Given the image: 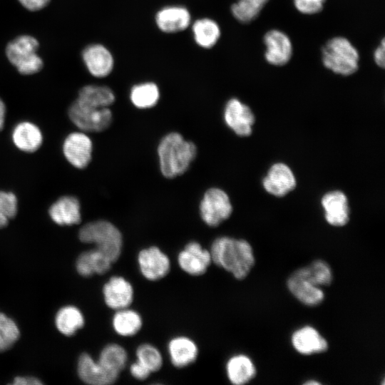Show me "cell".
<instances>
[{
    "label": "cell",
    "instance_id": "6da1fadb",
    "mask_svg": "<svg viewBox=\"0 0 385 385\" xmlns=\"http://www.w3.org/2000/svg\"><path fill=\"white\" fill-rule=\"evenodd\" d=\"M210 252L212 262L237 279H245L255 265L252 247L243 239L227 236L217 237L212 243Z\"/></svg>",
    "mask_w": 385,
    "mask_h": 385
},
{
    "label": "cell",
    "instance_id": "7a4b0ae2",
    "mask_svg": "<svg viewBox=\"0 0 385 385\" xmlns=\"http://www.w3.org/2000/svg\"><path fill=\"white\" fill-rule=\"evenodd\" d=\"M160 169L163 176L173 178L183 174L197 155L196 145L175 132L165 135L158 147Z\"/></svg>",
    "mask_w": 385,
    "mask_h": 385
},
{
    "label": "cell",
    "instance_id": "3957f363",
    "mask_svg": "<svg viewBox=\"0 0 385 385\" xmlns=\"http://www.w3.org/2000/svg\"><path fill=\"white\" fill-rule=\"evenodd\" d=\"M78 237L84 243L94 244L96 249L108 257L113 263L121 255L123 236L120 230L106 220H96L84 225Z\"/></svg>",
    "mask_w": 385,
    "mask_h": 385
},
{
    "label": "cell",
    "instance_id": "277c9868",
    "mask_svg": "<svg viewBox=\"0 0 385 385\" xmlns=\"http://www.w3.org/2000/svg\"><path fill=\"white\" fill-rule=\"evenodd\" d=\"M322 61L333 73L346 76L356 73L359 66V53L345 37L330 38L322 49Z\"/></svg>",
    "mask_w": 385,
    "mask_h": 385
},
{
    "label": "cell",
    "instance_id": "5b68a950",
    "mask_svg": "<svg viewBox=\"0 0 385 385\" xmlns=\"http://www.w3.org/2000/svg\"><path fill=\"white\" fill-rule=\"evenodd\" d=\"M38 41L30 35H20L10 41L5 49L9 63L22 75H33L39 72L43 66L42 58L37 51Z\"/></svg>",
    "mask_w": 385,
    "mask_h": 385
},
{
    "label": "cell",
    "instance_id": "8992f818",
    "mask_svg": "<svg viewBox=\"0 0 385 385\" xmlns=\"http://www.w3.org/2000/svg\"><path fill=\"white\" fill-rule=\"evenodd\" d=\"M72 123L86 132H101L107 129L112 122L109 107L98 108L73 101L68 111Z\"/></svg>",
    "mask_w": 385,
    "mask_h": 385
},
{
    "label": "cell",
    "instance_id": "52a82bcc",
    "mask_svg": "<svg viewBox=\"0 0 385 385\" xmlns=\"http://www.w3.org/2000/svg\"><path fill=\"white\" fill-rule=\"evenodd\" d=\"M232 212L230 200L224 190L212 188L205 192L200 204V214L207 225L218 226L230 217Z\"/></svg>",
    "mask_w": 385,
    "mask_h": 385
},
{
    "label": "cell",
    "instance_id": "ba28073f",
    "mask_svg": "<svg viewBox=\"0 0 385 385\" xmlns=\"http://www.w3.org/2000/svg\"><path fill=\"white\" fill-rule=\"evenodd\" d=\"M287 284L291 294L305 305L317 306L324 299L322 287L311 280L304 267L294 271L288 278Z\"/></svg>",
    "mask_w": 385,
    "mask_h": 385
},
{
    "label": "cell",
    "instance_id": "9c48e42d",
    "mask_svg": "<svg viewBox=\"0 0 385 385\" xmlns=\"http://www.w3.org/2000/svg\"><path fill=\"white\" fill-rule=\"evenodd\" d=\"M137 260L142 275L150 281L165 277L170 270L168 256L155 246L141 250Z\"/></svg>",
    "mask_w": 385,
    "mask_h": 385
},
{
    "label": "cell",
    "instance_id": "30bf717a",
    "mask_svg": "<svg viewBox=\"0 0 385 385\" xmlns=\"http://www.w3.org/2000/svg\"><path fill=\"white\" fill-rule=\"evenodd\" d=\"M265 46V58L270 65L282 66L287 64L293 53L291 39L284 32L278 29L267 31L263 37Z\"/></svg>",
    "mask_w": 385,
    "mask_h": 385
},
{
    "label": "cell",
    "instance_id": "8fae6325",
    "mask_svg": "<svg viewBox=\"0 0 385 385\" xmlns=\"http://www.w3.org/2000/svg\"><path fill=\"white\" fill-rule=\"evenodd\" d=\"M226 125L241 137L250 135L255 123V115L250 108L237 98L226 103L223 114Z\"/></svg>",
    "mask_w": 385,
    "mask_h": 385
},
{
    "label": "cell",
    "instance_id": "7c38bea8",
    "mask_svg": "<svg viewBox=\"0 0 385 385\" xmlns=\"http://www.w3.org/2000/svg\"><path fill=\"white\" fill-rule=\"evenodd\" d=\"M177 260L181 270L192 276L203 274L212 262L210 250L204 249L195 241L185 246L178 253Z\"/></svg>",
    "mask_w": 385,
    "mask_h": 385
},
{
    "label": "cell",
    "instance_id": "4fadbf2b",
    "mask_svg": "<svg viewBox=\"0 0 385 385\" xmlns=\"http://www.w3.org/2000/svg\"><path fill=\"white\" fill-rule=\"evenodd\" d=\"M93 143L83 132L70 133L64 140L63 153L66 160L75 168L83 169L92 157Z\"/></svg>",
    "mask_w": 385,
    "mask_h": 385
},
{
    "label": "cell",
    "instance_id": "5bb4252c",
    "mask_svg": "<svg viewBox=\"0 0 385 385\" xmlns=\"http://www.w3.org/2000/svg\"><path fill=\"white\" fill-rule=\"evenodd\" d=\"M81 55L86 69L93 76L104 78L112 72L114 58L105 46L100 43L89 44L83 48Z\"/></svg>",
    "mask_w": 385,
    "mask_h": 385
},
{
    "label": "cell",
    "instance_id": "9a60e30c",
    "mask_svg": "<svg viewBox=\"0 0 385 385\" xmlns=\"http://www.w3.org/2000/svg\"><path fill=\"white\" fill-rule=\"evenodd\" d=\"M266 192L275 197H283L294 190L296 178L291 168L283 163L273 164L262 180Z\"/></svg>",
    "mask_w": 385,
    "mask_h": 385
},
{
    "label": "cell",
    "instance_id": "2e32d148",
    "mask_svg": "<svg viewBox=\"0 0 385 385\" xmlns=\"http://www.w3.org/2000/svg\"><path fill=\"white\" fill-rule=\"evenodd\" d=\"M103 294L106 305L118 310L129 307L133 301L134 291L132 284L121 276H113L105 283Z\"/></svg>",
    "mask_w": 385,
    "mask_h": 385
},
{
    "label": "cell",
    "instance_id": "e0dca14e",
    "mask_svg": "<svg viewBox=\"0 0 385 385\" xmlns=\"http://www.w3.org/2000/svg\"><path fill=\"white\" fill-rule=\"evenodd\" d=\"M321 204L326 221L332 226L342 227L349 220V207L346 195L340 190H333L323 195Z\"/></svg>",
    "mask_w": 385,
    "mask_h": 385
},
{
    "label": "cell",
    "instance_id": "ac0fdd59",
    "mask_svg": "<svg viewBox=\"0 0 385 385\" xmlns=\"http://www.w3.org/2000/svg\"><path fill=\"white\" fill-rule=\"evenodd\" d=\"M78 373L81 379L92 385H108L115 382L119 374L104 367L88 354L80 356L78 361Z\"/></svg>",
    "mask_w": 385,
    "mask_h": 385
},
{
    "label": "cell",
    "instance_id": "d6986e66",
    "mask_svg": "<svg viewBox=\"0 0 385 385\" xmlns=\"http://www.w3.org/2000/svg\"><path fill=\"white\" fill-rule=\"evenodd\" d=\"M155 23L163 32L174 34L185 30L191 23V15L182 6H168L155 14Z\"/></svg>",
    "mask_w": 385,
    "mask_h": 385
},
{
    "label": "cell",
    "instance_id": "ffe728a7",
    "mask_svg": "<svg viewBox=\"0 0 385 385\" xmlns=\"http://www.w3.org/2000/svg\"><path fill=\"white\" fill-rule=\"evenodd\" d=\"M291 342L294 349L303 355L322 353L328 349L326 339L311 326L296 330L292 335Z\"/></svg>",
    "mask_w": 385,
    "mask_h": 385
},
{
    "label": "cell",
    "instance_id": "44dd1931",
    "mask_svg": "<svg viewBox=\"0 0 385 385\" xmlns=\"http://www.w3.org/2000/svg\"><path fill=\"white\" fill-rule=\"evenodd\" d=\"M48 213L51 220L59 225H72L81 222V205L73 196H63L50 207Z\"/></svg>",
    "mask_w": 385,
    "mask_h": 385
},
{
    "label": "cell",
    "instance_id": "7402d4cb",
    "mask_svg": "<svg viewBox=\"0 0 385 385\" xmlns=\"http://www.w3.org/2000/svg\"><path fill=\"white\" fill-rule=\"evenodd\" d=\"M168 349L170 361L177 368H183L191 364L198 355L197 344L185 336L173 338L168 343Z\"/></svg>",
    "mask_w": 385,
    "mask_h": 385
},
{
    "label": "cell",
    "instance_id": "603a6c76",
    "mask_svg": "<svg viewBox=\"0 0 385 385\" xmlns=\"http://www.w3.org/2000/svg\"><path fill=\"white\" fill-rule=\"evenodd\" d=\"M12 140L15 146L21 151L33 153L41 147L43 135L37 125L24 121L18 123L14 128Z\"/></svg>",
    "mask_w": 385,
    "mask_h": 385
},
{
    "label": "cell",
    "instance_id": "cb8c5ba5",
    "mask_svg": "<svg viewBox=\"0 0 385 385\" xmlns=\"http://www.w3.org/2000/svg\"><path fill=\"white\" fill-rule=\"evenodd\" d=\"M227 376L232 384L243 385L256 375V368L252 359L245 354L231 356L226 364Z\"/></svg>",
    "mask_w": 385,
    "mask_h": 385
},
{
    "label": "cell",
    "instance_id": "d4e9b609",
    "mask_svg": "<svg viewBox=\"0 0 385 385\" xmlns=\"http://www.w3.org/2000/svg\"><path fill=\"white\" fill-rule=\"evenodd\" d=\"M113 262L97 249L81 253L76 260V270L83 277L93 274H102L107 272Z\"/></svg>",
    "mask_w": 385,
    "mask_h": 385
},
{
    "label": "cell",
    "instance_id": "484cf974",
    "mask_svg": "<svg viewBox=\"0 0 385 385\" xmlns=\"http://www.w3.org/2000/svg\"><path fill=\"white\" fill-rule=\"evenodd\" d=\"M115 100L113 91L108 86L86 85L82 87L76 99L78 103L98 108L109 107Z\"/></svg>",
    "mask_w": 385,
    "mask_h": 385
},
{
    "label": "cell",
    "instance_id": "4316f807",
    "mask_svg": "<svg viewBox=\"0 0 385 385\" xmlns=\"http://www.w3.org/2000/svg\"><path fill=\"white\" fill-rule=\"evenodd\" d=\"M192 31L195 43L204 48L213 47L221 34L218 24L210 18L196 20L192 25Z\"/></svg>",
    "mask_w": 385,
    "mask_h": 385
},
{
    "label": "cell",
    "instance_id": "83f0119b",
    "mask_svg": "<svg viewBox=\"0 0 385 385\" xmlns=\"http://www.w3.org/2000/svg\"><path fill=\"white\" fill-rule=\"evenodd\" d=\"M115 311L113 317L112 325L118 335L131 337L140 330L143 320L138 312L128 307Z\"/></svg>",
    "mask_w": 385,
    "mask_h": 385
},
{
    "label": "cell",
    "instance_id": "f1b7e54d",
    "mask_svg": "<svg viewBox=\"0 0 385 385\" xmlns=\"http://www.w3.org/2000/svg\"><path fill=\"white\" fill-rule=\"evenodd\" d=\"M55 322L60 332L66 336H71L83 327L84 317L76 307L66 306L58 312Z\"/></svg>",
    "mask_w": 385,
    "mask_h": 385
},
{
    "label": "cell",
    "instance_id": "f546056e",
    "mask_svg": "<svg viewBox=\"0 0 385 385\" xmlns=\"http://www.w3.org/2000/svg\"><path fill=\"white\" fill-rule=\"evenodd\" d=\"M159 98V88L153 82H145L135 85L130 93L132 103L141 109L153 107L157 104Z\"/></svg>",
    "mask_w": 385,
    "mask_h": 385
},
{
    "label": "cell",
    "instance_id": "4dcf8cb0",
    "mask_svg": "<svg viewBox=\"0 0 385 385\" xmlns=\"http://www.w3.org/2000/svg\"><path fill=\"white\" fill-rule=\"evenodd\" d=\"M128 360L125 349L118 344H109L101 351L98 361L107 369L120 374Z\"/></svg>",
    "mask_w": 385,
    "mask_h": 385
},
{
    "label": "cell",
    "instance_id": "1f68e13d",
    "mask_svg": "<svg viewBox=\"0 0 385 385\" xmlns=\"http://www.w3.org/2000/svg\"><path fill=\"white\" fill-rule=\"evenodd\" d=\"M137 361L141 363L151 373L160 369L163 366V356L160 351L150 344H142L136 349Z\"/></svg>",
    "mask_w": 385,
    "mask_h": 385
},
{
    "label": "cell",
    "instance_id": "d6a6232c",
    "mask_svg": "<svg viewBox=\"0 0 385 385\" xmlns=\"http://www.w3.org/2000/svg\"><path fill=\"white\" fill-rule=\"evenodd\" d=\"M304 267L308 277L317 286L322 287L332 283L333 279L332 269L325 261L317 260Z\"/></svg>",
    "mask_w": 385,
    "mask_h": 385
},
{
    "label": "cell",
    "instance_id": "836d02e7",
    "mask_svg": "<svg viewBox=\"0 0 385 385\" xmlns=\"http://www.w3.org/2000/svg\"><path fill=\"white\" fill-rule=\"evenodd\" d=\"M19 337V330L15 322L0 312V351L12 346Z\"/></svg>",
    "mask_w": 385,
    "mask_h": 385
},
{
    "label": "cell",
    "instance_id": "e575fe53",
    "mask_svg": "<svg viewBox=\"0 0 385 385\" xmlns=\"http://www.w3.org/2000/svg\"><path fill=\"white\" fill-rule=\"evenodd\" d=\"M263 8L248 0H237L231 6V13L236 20L248 24L255 20Z\"/></svg>",
    "mask_w": 385,
    "mask_h": 385
},
{
    "label": "cell",
    "instance_id": "d590c367",
    "mask_svg": "<svg viewBox=\"0 0 385 385\" xmlns=\"http://www.w3.org/2000/svg\"><path fill=\"white\" fill-rule=\"evenodd\" d=\"M17 213V198L11 192L0 190V228L6 227Z\"/></svg>",
    "mask_w": 385,
    "mask_h": 385
},
{
    "label": "cell",
    "instance_id": "8d00e7d4",
    "mask_svg": "<svg viewBox=\"0 0 385 385\" xmlns=\"http://www.w3.org/2000/svg\"><path fill=\"white\" fill-rule=\"evenodd\" d=\"M326 0H293L296 9L303 14H315L320 12Z\"/></svg>",
    "mask_w": 385,
    "mask_h": 385
},
{
    "label": "cell",
    "instance_id": "74e56055",
    "mask_svg": "<svg viewBox=\"0 0 385 385\" xmlns=\"http://www.w3.org/2000/svg\"><path fill=\"white\" fill-rule=\"evenodd\" d=\"M130 374L135 379L145 380L151 374L150 371L137 360L130 366Z\"/></svg>",
    "mask_w": 385,
    "mask_h": 385
},
{
    "label": "cell",
    "instance_id": "f35d334b",
    "mask_svg": "<svg viewBox=\"0 0 385 385\" xmlns=\"http://www.w3.org/2000/svg\"><path fill=\"white\" fill-rule=\"evenodd\" d=\"M21 5L30 11H38L44 9L51 0H18Z\"/></svg>",
    "mask_w": 385,
    "mask_h": 385
},
{
    "label": "cell",
    "instance_id": "ab89813d",
    "mask_svg": "<svg viewBox=\"0 0 385 385\" xmlns=\"http://www.w3.org/2000/svg\"><path fill=\"white\" fill-rule=\"evenodd\" d=\"M374 61L380 68H384L385 66V41L382 38L380 44L374 51Z\"/></svg>",
    "mask_w": 385,
    "mask_h": 385
},
{
    "label": "cell",
    "instance_id": "60d3db41",
    "mask_svg": "<svg viewBox=\"0 0 385 385\" xmlns=\"http://www.w3.org/2000/svg\"><path fill=\"white\" fill-rule=\"evenodd\" d=\"M15 385H35L41 384L42 382L36 378L29 376L16 377L12 383Z\"/></svg>",
    "mask_w": 385,
    "mask_h": 385
},
{
    "label": "cell",
    "instance_id": "b9f144b4",
    "mask_svg": "<svg viewBox=\"0 0 385 385\" xmlns=\"http://www.w3.org/2000/svg\"><path fill=\"white\" fill-rule=\"evenodd\" d=\"M6 106L4 101L0 98V130H2L4 123Z\"/></svg>",
    "mask_w": 385,
    "mask_h": 385
},
{
    "label": "cell",
    "instance_id": "7bdbcfd3",
    "mask_svg": "<svg viewBox=\"0 0 385 385\" xmlns=\"http://www.w3.org/2000/svg\"><path fill=\"white\" fill-rule=\"evenodd\" d=\"M249 1H251L263 8L265 6V4L268 2L269 0H249Z\"/></svg>",
    "mask_w": 385,
    "mask_h": 385
},
{
    "label": "cell",
    "instance_id": "ee69618b",
    "mask_svg": "<svg viewBox=\"0 0 385 385\" xmlns=\"http://www.w3.org/2000/svg\"><path fill=\"white\" fill-rule=\"evenodd\" d=\"M320 384L319 382L316 381H309L305 383V384H309V385H311V384Z\"/></svg>",
    "mask_w": 385,
    "mask_h": 385
}]
</instances>
